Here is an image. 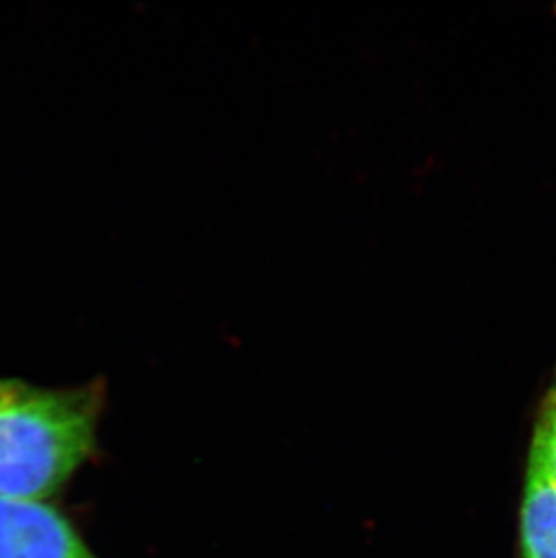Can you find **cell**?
Wrapping results in <instances>:
<instances>
[{
	"label": "cell",
	"instance_id": "obj_1",
	"mask_svg": "<svg viewBox=\"0 0 556 558\" xmlns=\"http://www.w3.org/2000/svg\"><path fill=\"white\" fill-rule=\"evenodd\" d=\"M106 381L40 387L0 378V497L49 500L98 450Z\"/></svg>",
	"mask_w": 556,
	"mask_h": 558
},
{
	"label": "cell",
	"instance_id": "obj_2",
	"mask_svg": "<svg viewBox=\"0 0 556 558\" xmlns=\"http://www.w3.org/2000/svg\"><path fill=\"white\" fill-rule=\"evenodd\" d=\"M0 558H100L48 500L0 497Z\"/></svg>",
	"mask_w": 556,
	"mask_h": 558
},
{
	"label": "cell",
	"instance_id": "obj_3",
	"mask_svg": "<svg viewBox=\"0 0 556 558\" xmlns=\"http://www.w3.org/2000/svg\"><path fill=\"white\" fill-rule=\"evenodd\" d=\"M515 558H556V490L525 459Z\"/></svg>",
	"mask_w": 556,
	"mask_h": 558
},
{
	"label": "cell",
	"instance_id": "obj_4",
	"mask_svg": "<svg viewBox=\"0 0 556 558\" xmlns=\"http://www.w3.org/2000/svg\"><path fill=\"white\" fill-rule=\"evenodd\" d=\"M556 490V371L536 407L528 458Z\"/></svg>",
	"mask_w": 556,
	"mask_h": 558
}]
</instances>
